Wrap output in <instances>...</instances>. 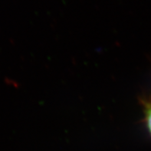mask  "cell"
<instances>
[{
  "label": "cell",
  "mask_w": 151,
  "mask_h": 151,
  "mask_svg": "<svg viewBox=\"0 0 151 151\" xmlns=\"http://www.w3.org/2000/svg\"><path fill=\"white\" fill-rule=\"evenodd\" d=\"M144 114L145 124L151 136V103L150 102H144Z\"/></svg>",
  "instance_id": "6da1fadb"
}]
</instances>
